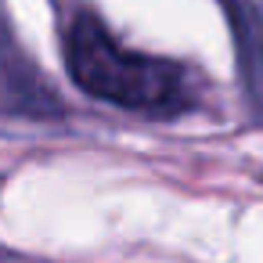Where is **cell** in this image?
<instances>
[{
    "label": "cell",
    "mask_w": 263,
    "mask_h": 263,
    "mask_svg": "<svg viewBox=\"0 0 263 263\" xmlns=\"http://www.w3.org/2000/svg\"><path fill=\"white\" fill-rule=\"evenodd\" d=\"M65 65L83 94L126 112L180 116L195 105L191 76L177 62L126 51L94 15H80L69 26Z\"/></svg>",
    "instance_id": "cell-1"
},
{
    "label": "cell",
    "mask_w": 263,
    "mask_h": 263,
    "mask_svg": "<svg viewBox=\"0 0 263 263\" xmlns=\"http://www.w3.org/2000/svg\"><path fill=\"white\" fill-rule=\"evenodd\" d=\"M231 11H234L245 80L256 105L263 108V0H231Z\"/></svg>",
    "instance_id": "cell-2"
},
{
    "label": "cell",
    "mask_w": 263,
    "mask_h": 263,
    "mask_svg": "<svg viewBox=\"0 0 263 263\" xmlns=\"http://www.w3.org/2000/svg\"><path fill=\"white\" fill-rule=\"evenodd\" d=\"M0 33H4V26H0Z\"/></svg>",
    "instance_id": "cell-3"
}]
</instances>
